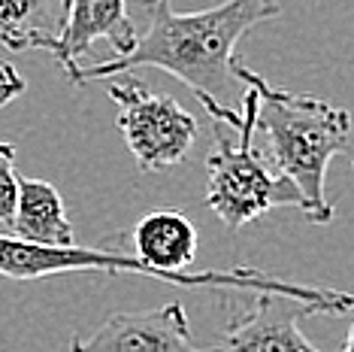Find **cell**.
<instances>
[{
	"label": "cell",
	"mask_w": 354,
	"mask_h": 352,
	"mask_svg": "<svg viewBox=\"0 0 354 352\" xmlns=\"http://www.w3.org/2000/svg\"><path fill=\"white\" fill-rule=\"evenodd\" d=\"M133 252L158 270L182 274L194 264L197 255V228L188 215L176 210H158L136 222Z\"/></svg>",
	"instance_id": "10"
},
{
	"label": "cell",
	"mask_w": 354,
	"mask_h": 352,
	"mask_svg": "<svg viewBox=\"0 0 354 352\" xmlns=\"http://www.w3.org/2000/svg\"><path fill=\"white\" fill-rule=\"evenodd\" d=\"M351 167H354V161H351Z\"/></svg>",
	"instance_id": "15"
},
{
	"label": "cell",
	"mask_w": 354,
	"mask_h": 352,
	"mask_svg": "<svg viewBox=\"0 0 354 352\" xmlns=\"http://www.w3.org/2000/svg\"><path fill=\"white\" fill-rule=\"evenodd\" d=\"M70 0H0V46L6 52H52L67 25Z\"/></svg>",
	"instance_id": "9"
},
{
	"label": "cell",
	"mask_w": 354,
	"mask_h": 352,
	"mask_svg": "<svg viewBox=\"0 0 354 352\" xmlns=\"http://www.w3.org/2000/svg\"><path fill=\"white\" fill-rule=\"evenodd\" d=\"M245 85V82H243ZM254 103L257 94L245 85L243 125L236 127L239 140H230V127L215 122L212 146L206 152V210L215 213L230 231L245 228L276 206L303 210V191L294 179L276 170V164L254 146Z\"/></svg>",
	"instance_id": "4"
},
{
	"label": "cell",
	"mask_w": 354,
	"mask_h": 352,
	"mask_svg": "<svg viewBox=\"0 0 354 352\" xmlns=\"http://www.w3.org/2000/svg\"><path fill=\"white\" fill-rule=\"evenodd\" d=\"M330 313L327 303L285 292H254L252 307L233 316L221 334L224 352H321L306 340V316Z\"/></svg>",
	"instance_id": "6"
},
{
	"label": "cell",
	"mask_w": 354,
	"mask_h": 352,
	"mask_svg": "<svg viewBox=\"0 0 354 352\" xmlns=\"http://www.w3.org/2000/svg\"><path fill=\"white\" fill-rule=\"evenodd\" d=\"M149 15L146 34L127 55H112L88 67H73L70 82H103V79L131 73L140 67H158L182 79L209 118L236 131L243 125L245 85L233 73L236 46L248 30L281 12L279 0H224L200 12H176L173 0H142Z\"/></svg>",
	"instance_id": "1"
},
{
	"label": "cell",
	"mask_w": 354,
	"mask_h": 352,
	"mask_svg": "<svg viewBox=\"0 0 354 352\" xmlns=\"http://www.w3.org/2000/svg\"><path fill=\"white\" fill-rule=\"evenodd\" d=\"M12 234L39 246H73V222L67 219L58 188L46 179H25L21 176L19 210H15Z\"/></svg>",
	"instance_id": "11"
},
{
	"label": "cell",
	"mask_w": 354,
	"mask_h": 352,
	"mask_svg": "<svg viewBox=\"0 0 354 352\" xmlns=\"http://www.w3.org/2000/svg\"><path fill=\"white\" fill-rule=\"evenodd\" d=\"M21 176L15 170V146L0 140V228H12L19 210Z\"/></svg>",
	"instance_id": "12"
},
{
	"label": "cell",
	"mask_w": 354,
	"mask_h": 352,
	"mask_svg": "<svg viewBox=\"0 0 354 352\" xmlns=\"http://www.w3.org/2000/svg\"><path fill=\"white\" fill-rule=\"evenodd\" d=\"M233 73L239 82L254 88V127L267 134L270 161L276 170L294 179L303 191V215L315 225H327L333 219V204L324 191L327 167L333 155L348 146L351 113L312 94H294L270 85L239 61L233 64Z\"/></svg>",
	"instance_id": "2"
},
{
	"label": "cell",
	"mask_w": 354,
	"mask_h": 352,
	"mask_svg": "<svg viewBox=\"0 0 354 352\" xmlns=\"http://www.w3.org/2000/svg\"><path fill=\"white\" fill-rule=\"evenodd\" d=\"M103 82H109L106 94L118 103L115 127L140 170L155 173L182 164L197 140V118L176 98L149 91L140 79L127 73Z\"/></svg>",
	"instance_id": "5"
},
{
	"label": "cell",
	"mask_w": 354,
	"mask_h": 352,
	"mask_svg": "<svg viewBox=\"0 0 354 352\" xmlns=\"http://www.w3.org/2000/svg\"><path fill=\"white\" fill-rule=\"evenodd\" d=\"M97 39H109L112 55H127L136 46L140 34L127 15V0H70L67 25L52 55L64 73H70L79 67L82 55L94 52Z\"/></svg>",
	"instance_id": "8"
},
{
	"label": "cell",
	"mask_w": 354,
	"mask_h": 352,
	"mask_svg": "<svg viewBox=\"0 0 354 352\" xmlns=\"http://www.w3.org/2000/svg\"><path fill=\"white\" fill-rule=\"evenodd\" d=\"M342 352H354V325H351V331H348V340H345Z\"/></svg>",
	"instance_id": "14"
},
{
	"label": "cell",
	"mask_w": 354,
	"mask_h": 352,
	"mask_svg": "<svg viewBox=\"0 0 354 352\" xmlns=\"http://www.w3.org/2000/svg\"><path fill=\"white\" fill-rule=\"evenodd\" d=\"M85 270H103V274H136L158 283L182 285V289H236V292H285L297 298L321 301L330 307V316L348 313L354 307V294L336 289H318V285H297L288 279H276L257 267H233V270H158L140 255L91 249V246H39L15 234H0V276L3 279H43L58 274H85Z\"/></svg>",
	"instance_id": "3"
},
{
	"label": "cell",
	"mask_w": 354,
	"mask_h": 352,
	"mask_svg": "<svg viewBox=\"0 0 354 352\" xmlns=\"http://www.w3.org/2000/svg\"><path fill=\"white\" fill-rule=\"evenodd\" d=\"M70 352H224L191 340L182 303H164L140 313H112L85 337H73Z\"/></svg>",
	"instance_id": "7"
},
{
	"label": "cell",
	"mask_w": 354,
	"mask_h": 352,
	"mask_svg": "<svg viewBox=\"0 0 354 352\" xmlns=\"http://www.w3.org/2000/svg\"><path fill=\"white\" fill-rule=\"evenodd\" d=\"M25 88H28V82L21 79L19 70H15L10 61H0V109L10 107L15 98H21Z\"/></svg>",
	"instance_id": "13"
}]
</instances>
